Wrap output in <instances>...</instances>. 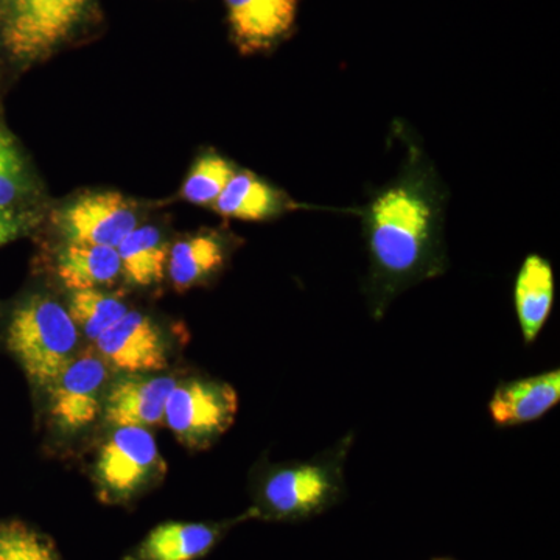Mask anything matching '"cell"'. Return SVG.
Wrapping results in <instances>:
<instances>
[{
	"mask_svg": "<svg viewBox=\"0 0 560 560\" xmlns=\"http://www.w3.org/2000/svg\"><path fill=\"white\" fill-rule=\"evenodd\" d=\"M232 243L220 232H202L175 243L167 271L176 290H189L219 275L230 257Z\"/></svg>",
	"mask_w": 560,
	"mask_h": 560,
	"instance_id": "2e32d148",
	"label": "cell"
},
{
	"mask_svg": "<svg viewBox=\"0 0 560 560\" xmlns=\"http://www.w3.org/2000/svg\"><path fill=\"white\" fill-rule=\"evenodd\" d=\"M444 184L422 147L408 142L401 171L359 215L366 241L368 311L381 320L401 293L444 275Z\"/></svg>",
	"mask_w": 560,
	"mask_h": 560,
	"instance_id": "6da1fadb",
	"label": "cell"
},
{
	"mask_svg": "<svg viewBox=\"0 0 560 560\" xmlns=\"http://www.w3.org/2000/svg\"><path fill=\"white\" fill-rule=\"evenodd\" d=\"M94 342L101 359L124 374H149L167 366L164 335L143 313L128 311Z\"/></svg>",
	"mask_w": 560,
	"mask_h": 560,
	"instance_id": "9c48e42d",
	"label": "cell"
},
{
	"mask_svg": "<svg viewBox=\"0 0 560 560\" xmlns=\"http://www.w3.org/2000/svg\"><path fill=\"white\" fill-rule=\"evenodd\" d=\"M70 318L90 340L95 341L113 324L127 315L128 307L116 294L98 289L75 290L70 294Z\"/></svg>",
	"mask_w": 560,
	"mask_h": 560,
	"instance_id": "d6986e66",
	"label": "cell"
},
{
	"mask_svg": "<svg viewBox=\"0 0 560 560\" xmlns=\"http://www.w3.org/2000/svg\"><path fill=\"white\" fill-rule=\"evenodd\" d=\"M224 529V525L208 523H162L125 560L201 559L219 544Z\"/></svg>",
	"mask_w": 560,
	"mask_h": 560,
	"instance_id": "5bb4252c",
	"label": "cell"
},
{
	"mask_svg": "<svg viewBox=\"0 0 560 560\" xmlns=\"http://www.w3.org/2000/svg\"><path fill=\"white\" fill-rule=\"evenodd\" d=\"M555 271L539 254L523 261L514 285V305L526 345L536 341L555 304Z\"/></svg>",
	"mask_w": 560,
	"mask_h": 560,
	"instance_id": "9a60e30c",
	"label": "cell"
},
{
	"mask_svg": "<svg viewBox=\"0 0 560 560\" xmlns=\"http://www.w3.org/2000/svg\"><path fill=\"white\" fill-rule=\"evenodd\" d=\"M38 223L32 212H21L13 208H0V246L18 241L31 232Z\"/></svg>",
	"mask_w": 560,
	"mask_h": 560,
	"instance_id": "603a6c76",
	"label": "cell"
},
{
	"mask_svg": "<svg viewBox=\"0 0 560 560\" xmlns=\"http://www.w3.org/2000/svg\"><path fill=\"white\" fill-rule=\"evenodd\" d=\"M304 206L276 189L256 173L235 172L212 209L224 219L267 221Z\"/></svg>",
	"mask_w": 560,
	"mask_h": 560,
	"instance_id": "4fadbf2b",
	"label": "cell"
},
{
	"mask_svg": "<svg viewBox=\"0 0 560 560\" xmlns=\"http://www.w3.org/2000/svg\"><path fill=\"white\" fill-rule=\"evenodd\" d=\"M162 469L156 440L142 427H117L102 445L94 478L102 499L131 500L147 488Z\"/></svg>",
	"mask_w": 560,
	"mask_h": 560,
	"instance_id": "8992f818",
	"label": "cell"
},
{
	"mask_svg": "<svg viewBox=\"0 0 560 560\" xmlns=\"http://www.w3.org/2000/svg\"><path fill=\"white\" fill-rule=\"evenodd\" d=\"M116 249L121 275L135 285L149 287L164 279L171 248L156 228H136Z\"/></svg>",
	"mask_w": 560,
	"mask_h": 560,
	"instance_id": "ac0fdd59",
	"label": "cell"
},
{
	"mask_svg": "<svg viewBox=\"0 0 560 560\" xmlns=\"http://www.w3.org/2000/svg\"><path fill=\"white\" fill-rule=\"evenodd\" d=\"M559 400L560 371L541 372L500 383L489 401L490 418L497 427L523 425L544 418Z\"/></svg>",
	"mask_w": 560,
	"mask_h": 560,
	"instance_id": "7c38bea8",
	"label": "cell"
},
{
	"mask_svg": "<svg viewBox=\"0 0 560 560\" xmlns=\"http://www.w3.org/2000/svg\"><path fill=\"white\" fill-rule=\"evenodd\" d=\"M58 226L66 243L117 248L138 228V217L127 198L116 191H101L66 206Z\"/></svg>",
	"mask_w": 560,
	"mask_h": 560,
	"instance_id": "ba28073f",
	"label": "cell"
},
{
	"mask_svg": "<svg viewBox=\"0 0 560 560\" xmlns=\"http://www.w3.org/2000/svg\"><path fill=\"white\" fill-rule=\"evenodd\" d=\"M176 381L147 374H124L117 378L103 399L105 419L113 427L160 425L164 422L165 404Z\"/></svg>",
	"mask_w": 560,
	"mask_h": 560,
	"instance_id": "8fae6325",
	"label": "cell"
},
{
	"mask_svg": "<svg viewBox=\"0 0 560 560\" xmlns=\"http://www.w3.org/2000/svg\"><path fill=\"white\" fill-rule=\"evenodd\" d=\"M237 411L238 397L231 385L191 377L176 382L164 420L184 445L206 448L231 429Z\"/></svg>",
	"mask_w": 560,
	"mask_h": 560,
	"instance_id": "5b68a950",
	"label": "cell"
},
{
	"mask_svg": "<svg viewBox=\"0 0 560 560\" xmlns=\"http://www.w3.org/2000/svg\"><path fill=\"white\" fill-rule=\"evenodd\" d=\"M231 36L243 55L282 43L296 24L300 0H224Z\"/></svg>",
	"mask_w": 560,
	"mask_h": 560,
	"instance_id": "30bf717a",
	"label": "cell"
},
{
	"mask_svg": "<svg viewBox=\"0 0 560 560\" xmlns=\"http://www.w3.org/2000/svg\"><path fill=\"white\" fill-rule=\"evenodd\" d=\"M108 364L94 352L73 357L50 383L49 411L62 433L88 429L98 418L108 383Z\"/></svg>",
	"mask_w": 560,
	"mask_h": 560,
	"instance_id": "52a82bcc",
	"label": "cell"
},
{
	"mask_svg": "<svg viewBox=\"0 0 560 560\" xmlns=\"http://www.w3.org/2000/svg\"><path fill=\"white\" fill-rule=\"evenodd\" d=\"M0 560H61L49 540L40 534L11 522L0 525Z\"/></svg>",
	"mask_w": 560,
	"mask_h": 560,
	"instance_id": "44dd1931",
	"label": "cell"
},
{
	"mask_svg": "<svg viewBox=\"0 0 560 560\" xmlns=\"http://www.w3.org/2000/svg\"><path fill=\"white\" fill-rule=\"evenodd\" d=\"M57 272L70 291L101 289L121 275L119 254L109 246L66 243L58 253Z\"/></svg>",
	"mask_w": 560,
	"mask_h": 560,
	"instance_id": "e0dca14e",
	"label": "cell"
},
{
	"mask_svg": "<svg viewBox=\"0 0 560 560\" xmlns=\"http://www.w3.org/2000/svg\"><path fill=\"white\" fill-rule=\"evenodd\" d=\"M235 172L234 164L226 158L217 153L202 154L184 180L180 195L191 205L212 206L226 189Z\"/></svg>",
	"mask_w": 560,
	"mask_h": 560,
	"instance_id": "ffe728a7",
	"label": "cell"
},
{
	"mask_svg": "<svg viewBox=\"0 0 560 560\" xmlns=\"http://www.w3.org/2000/svg\"><path fill=\"white\" fill-rule=\"evenodd\" d=\"M27 171L13 136L0 127V208H11L27 189Z\"/></svg>",
	"mask_w": 560,
	"mask_h": 560,
	"instance_id": "7402d4cb",
	"label": "cell"
},
{
	"mask_svg": "<svg viewBox=\"0 0 560 560\" xmlns=\"http://www.w3.org/2000/svg\"><path fill=\"white\" fill-rule=\"evenodd\" d=\"M433 560H455V559H448V558H436V559H433Z\"/></svg>",
	"mask_w": 560,
	"mask_h": 560,
	"instance_id": "cb8c5ba5",
	"label": "cell"
},
{
	"mask_svg": "<svg viewBox=\"0 0 560 560\" xmlns=\"http://www.w3.org/2000/svg\"><path fill=\"white\" fill-rule=\"evenodd\" d=\"M7 342L27 377L39 388H49L75 357L79 329L61 304L35 296L14 311Z\"/></svg>",
	"mask_w": 560,
	"mask_h": 560,
	"instance_id": "3957f363",
	"label": "cell"
},
{
	"mask_svg": "<svg viewBox=\"0 0 560 560\" xmlns=\"http://www.w3.org/2000/svg\"><path fill=\"white\" fill-rule=\"evenodd\" d=\"M92 0H0V43L11 58L49 57L79 28Z\"/></svg>",
	"mask_w": 560,
	"mask_h": 560,
	"instance_id": "277c9868",
	"label": "cell"
},
{
	"mask_svg": "<svg viewBox=\"0 0 560 560\" xmlns=\"http://www.w3.org/2000/svg\"><path fill=\"white\" fill-rule=\"evenodd\" d=\"M353 436L311 460L271 467L256 490V511L265 518L301 522L323 514L345 497V464Z\"/></svg>",
	"mask_w": 560,
	"mask_h": 560,
	"instance_id": "7a4b0ae2",
	"label": "cell"
}]
</instances>
